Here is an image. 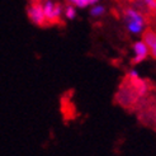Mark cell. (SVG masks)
<instances>
[{
    "instance_id": "obj_1",
    "label": "cell",
    "mask_w": 156,
    "mask_h": 156,
    "mask_svg": "<svg viewBox=\"0 0 156 156\" xmlns=\"http://www.w3.org/2000/svg\"><path fill=\"white\" fill-rule=\"evenodd\" d=\"M123 20L131 34H142L146 29V18L141 10L136 8H127L123 10Z\"/></svg>"
},
{
    "instance_id": "obj_2",
    "label": "cell",
    "mask_w": 156,
    "mask_h": 156,
    "mask_svg": "<svg viewBox=\"0 0 156 156\" xmlns=\"http://www.w3.org/2000/svg\"><path fill=\"white\" fill-rule=\"evenodd\" d=\"M42 8H43V13L48 26L60 22L62 15H64V6L60 3L52 2V0H43Z\"/></svg>"
},
{
    "instance_id": "obj_3",
    "label": "cell",
    "mask_w": 156,
    "mask_h": 156,
    "mask_svg": "<svg viewBox=\"0 0 156 156\" xmlns=\"http://www.w3.org/2000/svg\"><path fill=\"white\" fill-rule=\"evenodd\" d=\"M27 15L30 20V23H33L34 26L38 27H46L47 20H46L43 8H42V2H32L27 6Z\"/></svg>"
},
{
    "instance_id": "obj_4",
    "label": "cell",
    "mask_w": 156,
    "mask_h": 156,
    "mask_svg": "<svg viewBox=\"0 0 156 156\" xmlns=\"http://www.w3.org/2000/svg\"><path fill=\"white\" fill-rule=\"evenodd\" d=\"M138 98L140 97L137 95V93H136L135 88L132 87L129 80H128L127 84L122 85V87L119 88V90H118V94H117V100L119 102V104H122L124 107H128L131 104H133Z\"/></svg>"
},
{
    "instance_id": "obj_5",
    "label": "cell",
    "mask_w": 156,
    "mask_h": 156,
    "mask_svg": "<svg viewBox=\"0 0 156 156\" xmlns=\"http://www.w3.org/2000/svg\"><path fill=\"white\" fill-rule=\"evenodd\" d=\"M132 51H133V58H132V64L137 65L141 64L142 61H145L147 57L150 56L149 53V48H147L146 43L141 40V41H136L132 46Z\"/></svg>"
},
{
    "instance_id": "obj_6",
    "label": "cell",
    "mask_w": 156,
    "mask_h": 156,
    "mask_svg": "<svg viewBox=\"0 0 156 156\" xmlns=\"http://www.w3.org/2000/svg\"><path fill=\"white\" fill-rule=\"evenodd\" d=\"M142 41L149 48L150 56L156 60V32L152 29H145L142 32Z\"/></svg>"
},
{
    "instance_id": "obj_7",
    "label": "cell",
    "mask_w": 156,
    "mask_h": 156,
    "mask_svg": "<svg viewBox=\"0 0 156 156\" xmlns=\"http://www.w3.org/2000/svg\"><path fill=\"white\" fill-rule=\"evenodd\" d=\"M89 14H90V17L93 18H100V17H103V15L105 14V6L102 5V4H93L90 6V10H89Z\"/></svg>"
},
{
    "instance_id": "obj_8",
    "label": "cell",
    "mask_w": 156,
    "mask_h": 156,
    "mask_svg": "<svg viewBox=\"0 0 156 156\" xmlns=\"http://www.w3.org/2000/svg\"><path fill=\"white\" fill-rule=\"evenodd\" d=\"M69 4H73L74 6L79 8V9H84V8L91 6L93 4L99 3V0H67Z\"/></svg>"
},
{
    "instance_id": "obj_9",
    "label": "cell",
    "mask_w": 156,
    "mask_h": 156,
    "mask_svg": "<svg viewBox=\"0 0 156 156\" xmlns=\"http://www.w3.org/2000/svg\"><path fill=\"white\" fill-rule=\"evenodd\" d=\"M142 10H149L156 13V0H137Z\"/></svg>"
},
{
    "instance_id": "obj_10",
    "label": "cell",
    "mask_w": 156,
    "mask_h": 156,
    "mask_svg": "<svg viewBox=\"0 0 156 156\" xmlns=\"http://www.w3.org/2000/svg\"><path fill=\"white\" fill-rule=\"evenodd\" d=\"M77 8L74 6L73 4H67L65 8H64V17L67 19V20H73L76 18L77 15Z\"/></svg>"
},
{
    "instance_id": "obj_11",
    "label": "cell",
    "mask_w": 156,
    "mask_h": 156,
    "mask_svg": "<svg viewBox=\"0 0 156 156\" xmlns=\"http://www.w3.org/2000/svg\"><path fill=\"white\" fill-rule=\"evenodd\" d=\"M138 76H140V74H138L137 70H131V71L128 73V75H127V77H129V79H136V77H138Z\"/></svg>"
},
{
    "instance_id": "obj_12",
    "label": "cell",
    "mask_w": 156,
    "mask_h": 156,
    "mask_svg": "<svg viewBox=\"0 0 156 156\" xmlns=\"http://www.w3.org/2000/svg\"><path fill=\"white\" fill-rule=\"evenodd\" d=\"M32 2H43V0H32Z\"/></svg>"
}]
</instances>
